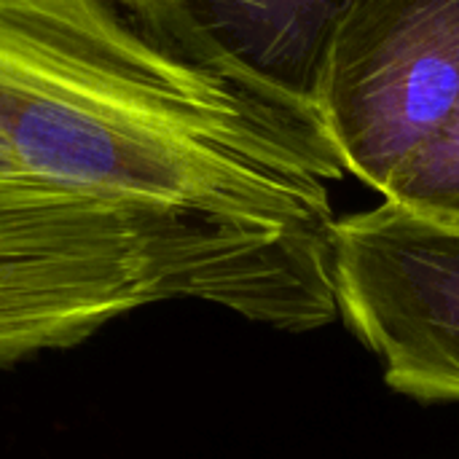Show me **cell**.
<instances>
[{
    "mask_svg": "<svg viewBox=\"0 0 459 459\" xmlns=\"http://www.w3.org/2000/svg\"><path fill=\"white\" fill-rule=\"evenodd\" d=\"M422 218L459 226V105L382 194Z\"/></svg>",
    "mask_w": 459,
    "mask_h": 459,
    "instance_id": "obj_6",
    "label": "cell"
},
{
    "mask_svg": "<svg viewBox=\"0 0 459 459\" xmlns=\"http://www.w3.org/2000/svg\"><path fill=\"white\" fill-rule=\"evenodd\" d=\"M161 301L167 280L132 229L35 175L0 137V368Z\"/></svg>",
    "mask_w": 459,
    "mask_h": 459,
    "instance_id": "obj_2",
    "label": "cell"
},
{
    "mask_svg": "<svg viewBox=\"0 0 459 459\" xmlns=\"http://www.w3.org/2000/svg\"><path fill=\"white\" fill-rule=\"evenodd\" d=\"M0 137L129 226L172 301L296 331L325 296L347 175L325 132L183 65L116 0H0Z\"/></svg>",
    "mask_w": 459,
    "mask_h": 459,
    "instance_id": "obj_1",
    "label": "cell"
},
{
    "mask_svg": "<svg viewBox=\"0 0 459 459\" xmlns=\"http://www.w3.org/2000/svg\"><path fill=\"white\" fill-rule=\"evenodd\" d=\"M339 315L382 358L393 390L459 403V226L393 202L336 218Z\"/></svg>",
    "mask_w": 459,
    "mask_h": 459,
    "instance_id": "obj_4",
    "label": "cell"
},
{
    "mask_svg": "<svg viewBox=\"0 0 459 459\" xmlns=\"http://www.w3.org/2000/svg\"><path fill=\"white\" fill-rule=\"evenodd\" d=\"M459 105V0H360L342 22L317 118L344 169L385 194Z\"/></svg>",
    "mask_w": 459,
    "mask_h": 459,
    "instance_id": "obj_3",
    "label": "cell"
},
{
    "mask_svg": "<svg viewBox=\"0 0 459 459\" xmlns=\"http://www.w3.org/2000/svg\"><path fill=\"white\" fill-rule=\"evenodd\" d=\"M159 48L309 126L331 43L360 0H116Z\"/></svg>",
    "mask_w": 459,
    "mask_h": 459,
    "instance_id": "obj_5",
    "label": "cell"
}]
</instances>
